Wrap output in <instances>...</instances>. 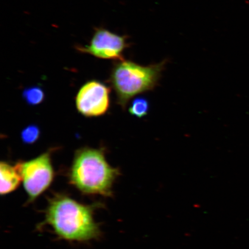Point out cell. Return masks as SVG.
Wrapping results in <instances>:
<instances>
[{
  "label": "cell",
  "mask_w": 249,
  "mask_h": 249,
  "mask_svg": "<svg viewBox=\"0 0 249 249\" xmlns=\"http://www.w3.org/2000/svg\"><path fill=\"white\" fill-rule=\"evenodd\" d=\"M40 129L36 124L25 127L21 133V139L24 144H31L36 142L40 136Z\"/></svg>",
  "instance_id": "cell-10"
},
{
  "label": "cell",
  "mask_w": 249,
  "mask_h": 249,
  "mask_svg": "<svg viewBox=\"0 0 249 249\" xmlns=\"http://www.w3.org/2000/svg\"><path fill=\"white\" fill-rule=\"evenodd\" d=\"M44 223L59 238L68 241L87 242L101 235L92 205L81 204L64 195H56L50 200Z\"/></svg>",
  "instance_id": "cell-1"
},
{
  "label": "cell",
  "mask_w": 249,
  "mask_h": 249,
  "mask_svg": "<svg viewBox=\"0 0 249 249\" xmlns=\"http://www.w3.org/2000/svg\"><path fill=\"white\" fill-rule=\"evenodd\" d=\"M110 89L98 81L86 83L76 95L77 110L87 117L102 116L107 113L110 106Z\"/></svg>",
  "instance_id": "cell-5"
},
{
  "label": "cell",
  "mask_w": 249,
  "mask_h": 249,
  "mask_svg": "<svg viewBox=\"0 0 249 249\" xmlns=\"http://www.w3.org/2000/svg\"><path fill=\"white\" fill-rule=\"evenodd\" d=\"M126 37L107 29H96L88 45L77 47V51L105 60H123L124 49L128 47Z\"/></svg>",
  "instance_id": "cell-6"
},
{
  "label": "cell",
  "mask_w": 249,
  "mask_h": 249,
  "mask_svg": "<svg viewBox=\"0 0 249 249\" xmlns=\"http://www.w3.org/2000/svg\"><path fill=\"white\" fill-rule=\"evenodd\" d=\"M29 202H33L51 185L54 177L49 152L17 164Z\"/></svg>",
  "instance_id": "cell-4"
},
{
  "label": "cell",
  "mask_w": 249,
  "mask_h": 249,
  "mask_svg": "<svg viewBox=\"0 0 249 249\" xmlns=\"http://www.w3.org/2000/svg\"><path fill=\"white\" fill-rule=\"evenodd\" d=\"M149 102L144 98H138L132 103L129 108V113L132 116L142 118L147 115L149 110Z\"/></svg>",
  "instance_id": "cell-9"
},
{
  "label": "cell",
  "mask_w": 249,
  "mask_h": 249,
  "mask_svg": "<svg viewBox=\"0 0 249 249\" xmlns=\"http://www.w3.org/2000/svg\"><path fill=\"white\" fill-rule=\"evenodd\" d=\"M24 100L30 106H36L44 100L45 92L42 88L38 86L29 87L23 92Z\"/></svg>",
  "instance_id": "cell-8"
},
{
  "label": "cell",
  "mask_w": 249,
  "mask_h": 249,
  "mask_svg": "<svg viewBox=\"0 0 249 249\" xmlns=\"http://www.w3.org/2000/svg\"><path fill=\"white\" fill-rule=\"evenodd\" d=\"M0 194L2 196L7 195L15 191L19 186L21 181H22L17 165L12 166L5 161H1L0 164Z\"/></svg>",
  "instance_id": "cell-7"
},
{
  "label": "cell",
  "mask_w": 249,
  "mask_h": 249,
  "mask_svg": "<svg viewBox=\"0 0 249 249\" xmlns=\"http://www.w3.org/2000/svg\"><path fill=\"white\" fill-rule=\"evenodd\" d=\"M119 170L110 166L101 149L84 148L74 155L71 184L83 194L110 196Z\"/></svg>",
  "instance_id": "cell-2"
},
{
  "label": "cell",
  "mask_w": 249,
  "mask_h": 249,
  "mask_svg": "<svg viewBox=\"0 0 249 249\" xmlns=\"http://www.w3.org/2000/svg\"><path fill=\"white\" fill-rule=\"evenodd\" d=\"M166 61L142 66L129 60H119L112 70L110 82L116 92L118 104L125 107L134 96L150 91L157 86Z\"/></svg>",
  "instance_id": "cell-3"
}]
</instances>
